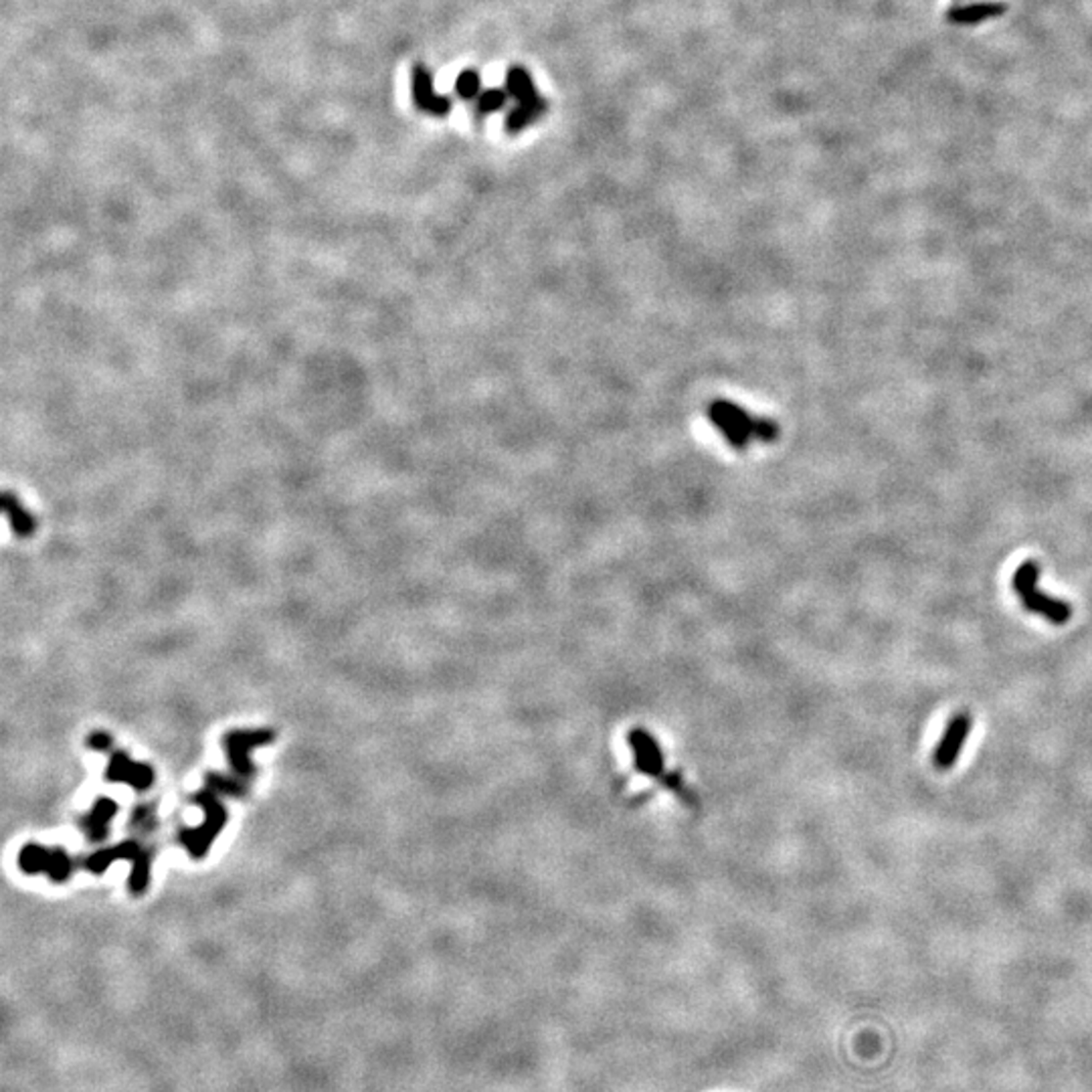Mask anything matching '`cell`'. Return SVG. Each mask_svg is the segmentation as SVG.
Listing matches in <instances>:
<instances>
[{"instance_id": "obj_1", "label": "cell", "mask_w": 1092, "mask_h": 1092, "mask_svg": "<svg viewBox=\"0 0 1092 1092\" xmlns=\"http://www.w3.org/2000/svg\"><path fill=\"white\" fill-rule=\"evenodd\" d=\"M627 747L633 754V769L642 773L646 779L656 781L665 792H670L678 801L688 807H698V797L684 781L680 771H674L665 763V752L658 739L644 731V728H633L627 733Z\"/></svg>"}, {"instance_id": "obj_2", "label": "cell", "mask_w": 1092, "mask_h": 1092, "mask_svg": "<svg viewBox=\"0 0 1092 1092\" xmlns=\"http://www.w3.org/2000/svg\"><path fill=\"white\" fill-rule=\"evenodd\" d=\"M1040 574H1042V567L1036 561H1024L1014 576H1012V587L1014 593L1018 595L1020 603L1024 605V610L1029 614H1036L1042 615L1046 621H1050L1052 625H1065L1072 619V605L1062 601L1058 597H1050L1046 595L1038 583H1040Z\"/></svg>"}, {"instance_id": "obj_3", "label": "cell", "mask_w": 1092, "mask_h": 1092, "mask_svg": "<svg viewBox=\"0 0 1092 1092\" xmlns=\"http://www.w3.org/2000/svg\"><path fill=\"white\" fill-rule=\"evenodd\" d=\"M971 724H974V720H971L967 712H959L949 720L945 733L940 737L933 754V763L936 769L947 771L955 767L957 758L963 751V745L971 733Z\"/></svg>"}, {"instance_id": "obj_4", "label": "cell", "mask_w": 1092, "mask_h": 1092, "mask_svg": "<svg viewBox=\"0 0 1092 1092\" xmlns=\"http://www.w3.org/2000/svg\"><path fill=\"white\" fill-rule=\"evenodd\" d=\"M415 98H417V102H419L421 108L432 110V112H437V114H443V112H447V108H449V102H447V100L437 98V96L433 94V89H432V77L428 75V71L419 69V68L415 69Z\"/></svg>"}, {"instance_id": "obj_5", "label": "cell", "mask_w": 1092, "mask_h": 1092, "mask_svg": "<svg viewBox=\"0 0 1092 1092\" xmlns=\"http://www.w3.org/2000/svg\"><path fill=\"white\" fill-rule=\"evenodd\" d=\"M110 781H128L136 787H148L152 783V775L148 769L144 767H136L130 765V761H126L124 756H115V761H112V769L108 773Z\"/></svg>"}, {"instance_id": "obj_6", "label": "cell", "mask_w": 1092, "mask_h": 1092, "mask_svg": "<svg viewBox=\"0 0 1092 1092\" xmlns=\"http://www.w3.org/2000/svg\"><path fill=\"white\" fill-rule=\"evenodd\" d=\"M508 89L512 94L521 100V104L524 106H536L542 104L536 94H534V87L530 83V77L523 71V69H512L508 75Z\"/></svg>"}, {"instance_id": "obj_7", "label": "cell", "mask_w": 1092, "mask_h": 1092, "mask_svg": "<svg viewBox=\"0 0 1092 1092\" xmlns=\"http://www.w3.org/2000/svg\"><path fill=\"white\" fill-rule=\"evenodd\" d=\"M1001 11H1004V7H999V5H979V7H971V9H963V11L953 13V19L957 23H976V21H981L985 17L999 15Z\"/></svg>"}, {"instance_id": "obj_8", "label": "cell", "mask_w": 1092, "mask_h": 1092, "mask_svg": "<svg viewBox=\"0 0 1092 1092\" xmlns=\"http://www.w3.org/2000/svg\"><path fill=\"white\" fill-rule=\"evenodd\" d=\"M504 102H506V96L502 94V91H498V89L485 91V94L479 98V112H481V114L496 112V110H500V108L504 106Z\"/></svg>"}, {"instance_id": "obj_9", "label": "cell", "mask_w": 1092, "mask_h": 1092, "mask_svg": "<svg viewBox=\"0 0 1092 1092\" xmlns=\"http://www.w3.org/2000/svg\"><path fill=\"white\" fill-rule=\"evenodd\" d=\"M478 91H479V79H478V75L472 73V71H466V73L458 79V94H460L462 98H466V100H472V98H476Z\"/></svg>"}]
</instances>
